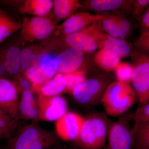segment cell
<instances>
[{
    "instance_id": "obj_1",
    "label": "cell",
    "mask_w": 149,
    "mask_h": 149,
    "mask_svg": "<svg viewBox=\"0 0 149 149\" xmlns=\"http://www.w3.org/2000/svg\"><path fill=\"white\" fill-rule=\"evenodd\" d=\"M58 144V136L34 120L8 139L5 149H48Z\"/></svg>"
},
{
    "instance_id": "obj_2",
    "label": "cell",
    "mask_w": 149,
    "mask_h": 149,
    "mask_svg": "<svg viewBox=\"0 0 149 149\" xmlns=\"http://www.w3.org/2000/svg\"><path fill=\"white\" fill-rule=\"evenodd\" d=\"M111 121L106 114L94 112L84 118L79 136L75 141L80 149L106 148Z\"/></svg>"
},
{
    "instance_id": "obj_3",
    "label": "cell",
    "mask_w": 149,
    "mask_h": 149,
    "mask_svg": "<svg viewBox=\"0 0 149 149\" xmlns=\"http://www.w3.org/2000/svg\"><path fill=\"white\" fill-rule=\"evenodd\" d=\"M137 96L130 83L116 80L107 87L101 103L107 115L120 116L135 103Z\"/></svg>"
},
{
    "instance_id": "obj_4",
    "label": "cell",
    "mask_w": 149,
    "mask_h": 149,
    "mask_svg": "<svg viewBox=\"0 0 149 149\" xmlns=\"http://www.w3.org/2000/svg\"><path fill=\"white\" fill-rule=\"evenodd\" d=\"M116 80L115 77L108 72L100 73L86 79L70 94L79 104L85 107L95 106L101 103L107 87Z\"/></svg>"
},
{
    "instance_id": "obj_5",
    "label": "cell",
    "mask_w": 149,
    "mask_h": 149,
    "mask_svg": "<svg viewBox=\"0 0 149 149\" xmlns=\"http://www.w3.org/2000/svg\"><path fill=\"white\" fill-rule=\"evenodd\" d=\"M130 56L133 68L131 83L140 107L149 103V55L133 47Z\"/></svg>"
},
{
    "instance_id": "obj_6",
    "label": "cell",
    "mask_w": 149,
    "mask_h": 149,
    "mask_svg": "<svg viewBox=\"0 0 149 149\" xmlns=\"http://www.w3.org/2000/svg\"><path fill=\"white\" fill-rule=\"evenodd\" d=\"M56 22L50 13L45 16L25 17L22 24V37L29 42L45 40L54 32Z\"/></svg>"
},
{
    "instance_id": "obj_7",
    "label": "cell",
    "mask_w": 149,
    "mask_h": 149,
    "mask_svg": "<svg viewBox=\"0 0 149 149\" xmlns=\"http://www.w3.org/2000/svg\"><path fill=\"white\" fill-rule=\"evenodd\" d=\"M133 114L126 113L110 123L107 149H133V136L130 127Z\"/></svg>"
},
{
    "instance_id": "obj_8",
    "label": "cell",
    "mask_w": 149,
    "mask_h": 149,
    "mask_svg": "<svg viewBox=\"0 0 149 149\" xmlns=\"http://www.w3.org/2000/svg\"><path fill=\"white\" fill-rule=\"evenodd\" d=\"M103 17L102 14H93L85 11L74 14L61 24L56 25L54 35L64 39L68 35L82 31Z\"/></svg>"
},
{
    "instance_id": "obj_9",
    "label": "cell",
    "mask_w": 149,
    "mask_h": 149,
    "mask_svg": "<svg viewBox=\"0 0 149 149\" xmlns=\"http://www.w3.org/2000/svg\"><path fill=\"white\" fill-rule=\"evenodd\" d=\"M37 102L39 110L38 119L40 120L57 121L68 112L67 101L62 96H39Z\"/></svg>"
},
{
    "instance_id": "obj_10",
    "label": "cell",
    "mask_w": 149,
    "mask_h": 149,
    "mask_svg": "<svg viewBox=\"0 0 149 149\" xmlns=\"http://www.w3.org/2000/svg\"><path fill=\"white\" fill-rule=\"evenodd\" d=\"M84 61V52L72 47H68L52 59L54 68L63 73L85 70L81 69Z\"/></svg>"
},
{
    "instance_id": "obj_11",
    "label": "cell",
    "mask_w": 149,
    "mask_h": 149,
    "mask_svg": "<svg viewBox=\"0 0 149 149\" xmlns=\"http://www.w3.org/2000/svg\"><path fill=\"white\" fill-rule=\"evenodd\" d=\"M18 93L13 82L0 77V109L17 120L19 119Z\"/></svg>"
},
{
    "instance_id": "obj_12",
    "label": "cell",
    "mask_w": 149,
    "mask_h": 149,
    "mask_svg": "<svg viewBox=\"0 0 149 149\" xmlns=\"http://www.w3.org/2000/svg\"><path fill=\"white\" fill-rule=\"evenodd\" d=\"M97 22H96L80 32L66 36L63 39L67 47L76 48L88 53L99 49L95 36V29Z\"/></svg>"
},
{
    "instance_id": "obj_13",
    "label": "cell",
    "mask_w": 149,
    "mask_h": 149,
    "mask_svg": "<svg viewBox=\"0 0 149 149\" xmlns=\"http://www.w3.org/2000/svg\"><path fill=\"white\" fill-rule=\"evenodd\" d=\"M84 118L73 112H68L56 121V131L59 138L65 141H75L77 140Z\"/></svg>"
},
{
    "instance_id": "obj_14",
    "label": "cell",
    "mask_w": 149,
    "mask_h": 149,
    "mask_svg": "<svg viewBox=\"0 0 149 149\" xmlns=\"http://www.w3.org/2000/svg\"><path fill=\"white\" fill-rule=\"evenodd\" d=\"M132 2V0H88L82 4L81 8L102 13L112 11L125 15L131 12Z\"/></svg>"
},
{
    "instance_id": "obj_15",
    "label": "cell",
    "mask_w": 149,
    "mask_h": 149,
    "mask_svg": "<svg viewBox=\"0 0 149 149\" xmlns=\"http://www.w3.org/2000/svg\"><path fill=\"white\" fill-rule=\"evenodd\" d=\"M95 36L99 49L105 48L113 51L120 58L130 56L133 48L125 40L111 37L102 30L98 22L95 29Z\"/></svg>"
},
{
    "instance_id": "obj_16",
    "label": "cell",
    "mask_w": 149,
    "mask_h": 149,
    "mask_svg": "<svg viewBox=\"0 0 149 149\" xmlns=\"http://www.w3.org/2000/svg\"><path fill=\"white\" fill-rule=\"evenodd\" d=\"M52 59H49L23 72L24 77L31 84V89L50 80L58 73L53 65Z\"/></svg>"
},
{
    "instance_id": "obj_17",
    "label": "cell",
    "mask_w": 149,
    "mask_h": 149,
    "mask_svg": "<svg viewBox=\"0 0 149 149\" xmlns=\"http://www.w3.org/2000/svg\"><path fill=\"white\" fill-rule=\"evenodd\" d=\"M39 96L51 97L59 96L66 92V82L64 73L58 72L52 78L40 86L31 89Z\"/></svg>"
},
{
    "instance_id": "obj_18",
    "label": "cell",
    "mask_w": 149,
    "mask_h": 149,
    "mask_svg": "<svg viewBox=\"0 0 149 149\" xmlns=\"http://www.w3.org/2000/svg\"><path fill=\"white\" fill-rule=\"evenodd\" d=\"M21 93L18 103L19 118L37 120L39 117V110L33 92L31 90H24Z\"/></svg>"
},
{
    "instance_id": "obj_19",
    "label": "cell",
    "mask_w": 149,
    "mask_h": 149,
    "mask_svg": "<svg viewBox=\"0 0 149 149\" xmlns=\"http://www.w3.org/2000/svg\"><path fill=\"white\" fill-rule=\"evenodd\" d=\"M53 6L51 0H27L20 6L19 11L33 16H45L49 14Z\"/></svg>"
},
{
    "instance_id": "obj_20",
    "label": "cell",
    "mask_w": 149,
    "mask_h": 149,
    "mask_svg": "<svg viewBox=\"0 0 149 149\" xmlns=\"http://www.w3.org/2000/svg\"><path fill=\"white\" fill-rule=\"evenodd\" d=\"M120 57L113 51L108 49H100L94 56L96 64L104 71L109 72L115 69L120 63Z\"/></svg>"
},
{
    "instance_id": "obj_21",
    "label": "cell",
    "mask_w": 149,
    "mask_h": 149,
    "mask_svg": "<svg viewBox=\"0 0 149 149\" xmlns=\"http://www.w3.org/2000/svg\"><path fill=\"white\" fill-rule=\"evenodd\" d=\"M53 3L54 15L56 21L67 19L82 6L78 0H54Z\"/></svg>"
},
{
    "instance_id": "obj_22",
    "label": "cell",
    "mask_w": 149,
    "mask_h": 149,
    "mask_svg": "<svg viewBox=\"0 0 149 149\" xmlns=\"http://www.w3.org/2000/svg\"><path fill=\"white\" fill-rule=\"evenodd\" d=\"M2 54L7 74L16 77L21 70V50L16 46H11Z\"/></svg>"
},
{
    "instance_id": "obj_23",
    "label": "cell",
    "mask_w": 149,
    "mask_h": 149,
    "mask_svg": "<svg viewBox=\"0 0 149 149\" xmlns=\"http://www.w3.org/2000/svg\"><path fill=\"white\" fill-rule=\"evenodd\" d=\"M131 132L133 149H149V122L134 124Z\"/></svg>"
},
{
    "instance_id": "obj_24",
    "label": "cell",
    "mask_w": 149,
    "mask_h": 149,
    "mask_svg": "<svg viewBox=\"0 0 149 149\" xmlns=\"http://www.w3.org/2000/svg\"><path fill=\"white\" fill-rule=\"evenodd\" d=\"M19 120L0 109V139H10L19 129Z\"/></svg>"
},
{
    "instance_id": "obj_25",
    "label": "cell",
    "mask_w": 149,
    "mask_h": 149,
    "mask_svg": "<svg viewBox=\"0 0 149 149\" xmlns=\"http://www.w3.org/2000/svg\"><path fill=\"white\" fill-rule=\"evenodd\" d=\"M22 24L10 17L7 13L0 9V44L21 29Z\"/></svg>"
},
{
    "instance_id": "obj_26",
    "label": "cell",
    "mask_w": 149,
    "mask_h": 149,
    "mask_svg": "<svg viewBox=\"0 0 149 149\" xmlns=\"http://www.w3.org/2000/svg\"><path fill=\"white\" fill-rule=\"evenodd\" d=\"M48 56L45 54H35L28 48L21 50V70L24 72L33 67L42 64L47 60Z\"/></svg>"
},
{
    "instance_id": "obj_27",
    "label": "cell",
    "mask_w": 149,
    "mask_h": 149,
    "mask_svg": "<svg viewBox=\"0 0 149 149\" xmlns=\"http://www.w3.org/2000/svg\"><path fill=\"white\" fill-rule=\"evenodd\" d=\"M102 14L104 17L98 21L102 30L109 36L119 38L118 27L114 15L108 13Z\"/></svg>"
},
{
    "instance_id": "obj_28",
    "label": "cell",
    "mask_w": 149,
    "mask_h": 149,
    "mask_svg": "<svg viewBox=\"0 0 149 149\" xmlns=\"http://www.w3.org/2000/svg\"><path fill=\"white\" fill-rule=\"evenodd\" d=\"M86 72L85 70H79L64 73L66 82V92L71 93L74 88L86 80Z\"/></svg>"
},
{
    "instance_id": "obj_29",
    "label": "cell",
    "mask_w": 149,
    "mask_h": 149,
    "mask_svg": "<svg viewBox=\"0 0 149 149\" xmlns=\"http://www.w3.org/2000/svg\"><path fill=\"white\" fill-rule=\"evenodd\" d=\"M117 22L119 38L124 40L130 35L132 32V24L125 15L120 13H113Z\"/></svg>"
},
{
    "instance_id": "obj_30",
    "label": "cell",
    "mask_w": 149,
    "mask_h": 149,
    "mask_svg": "<svg viewBox=\"0 0 149 149\" xmlns=\"http://www.w3.org/2000/svg\"><path fill=\"white\" fill-rule=\"evenodd\" d=\"M113 71L116 80L126 83L131 82L133 73L132 65L127 63L120 62Z\"/></svg>"
},
{
    "instance_id": "obj_31",
    "label": "cell",
    "mask_w": 149,
    "mask_h": 149,
    "mask_svg": "<svg viewBox=\"0 0 149 149\" xmlns=\"http://www.w3.org/2000/svg\"><path fill=\"white\" fill-rule=\"evenodd\" d=\"M134 47L138 50L149 55V30L141 31L134 42Z\"/></svg>"
},
{
    "instance_id": "obj_32",
    "label": "cell",
    "mask_w": 149,
    "mask_h": 149,
    "mask_svg": "<svg viewBox=\"0 0 149 149\" xmlns=\"http://www.w3.org/2000/svg\"><path fill=\"white\" fill-rule=\"evenodd\" d=\"M149 5V0H133L130 12L132 17L139 20Z\"/></svg>"
},
{
    "instance_id": "obj_33",
    "label": "cell",
    "mask_w": 149,
    "mask_h": 149,
    "mask_svg": "<svg viewBox=\"0 0 149 149\" xmlns=\"http://www.w3.org/2000/svg\"><path fill=\"white\" fill-rule=\"evenodd\" d=\"M134 124L149 122V103L139 107L133 114Z\"/></svg>"
},
{
    "instance_id": "obj_34",
    "label": "cell",
    "mask_w": 149,
    "mask_h": 149,
    "mask_svg": "<svg viewBox=\"0 0 149 149\" xmlns=\"http://www.w3.org/2000/svg\"><path fill=\"white\" fill-rule=\"evenodd\" d=\"M141 31L149 30V7L139 19Z\"/></svg>"
},
{
    "instance_id": "obj_35",
    "label": "cell",
    "mask_w": 149,
    "mask_h": 149,
    "mask_svg": "<svg viewBox=\"0 0 149 149\" xmlns=\"http://www.w3.org/2000/svg\"><path fill=\"white\" fill-rule=\"evenodd\" d=\"M6 74H8L5 63L4 59L2 53L0 54V77L5 78L4 76H5Z\"/></svg>"
},
{
    "instance_id": "obj_36",
    "label": "cell",
    "mask_w": 149,
    "mask_h": 149,
    "mask_svg": "<svg viewBox=\"0 0 149 149\" xmlns=\"http://www.w3.org/2000/svg\"><path fill=\"white\" fill-rule=\"evenodd\" d=\"M48 149H70V148L68 147H66V146H63V145L58 144Z\"/></svg>"
},
{
    "instance_id": "obj_37",
    "label": "cell",
    "mask_w": 149,
    "mask_h": 149,
    "mask_svg": "<svg viewBox=\"0 0 149 149\" xmlns=\"http://www.w3.org/2000/svg\"><path fill=\"white\" fill-rule=\"evenodd\" d=\"M107 149V148H104V149Z\"/></svg>"
}]
</instances>
